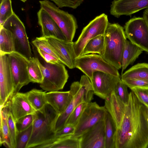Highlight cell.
I'll list each match as a JSON object with an SVG mask.
<instances>
[{"label":"cell","instance_id":"cell-30","mask_svg":"<svg viewBox=\"0 0 148 148\" xmlns=\"http://www.w3.org/2000/svg\"><path fill=\"white\" fill-rule=\"evenodd\" d=\"M88 103L83 102L76 107L69 117L66 124L71 125L75 127Z\"/></svg>","mask_w":148,"mask_h":148},{"label":"cell","instance_id":"cell-7","mask_svg":"<svg viewBox=\"0 0 148 148\" xmlns=\"http://www.w3.org/2000/svg\"><path fill=\"white\" fill-rule=\"evenodd\" d=\"M75 68L82 71L91 80L93 73L100 71L117 77H121L118 70L106 61L102 56L92 53L82 55L76 58Z\"/></svg>","mask_w":148,"mask_h":148},{"label":"cell","instance_id":"cell-9","mask_svg":"<svg viewBox=\"0 0 148 148\" xmlns=\"http://www.w3.org/2000/svg\"><path fill=\"white\" fill-rule=\"evenodd\" d=\"M107 112L104 106H100L96 102L88 103L71 137L79 138L84 133L99 122L104 120Z\"/></svg>","mask_w":148,"mask_h":148},{"label":"cell","instance_id":"cell-5","mask_svg":"<svg viewBox=\"0 0 148 148\" xmlns=\"http://www.w3.org/2000/svg\"><path fill=\"white\" fill-rule=\"evenodd\" d=\"M40 8L46 11L57 24L67 41L73 42L76 29L77 21L75 16L68 12L60 10L48 0L40 1Z\"/></svg>","mask_w":148,"mask_h":148},{"label":"cell","instance_id":"cell-13","mask_svg":"<svg viewBox=\"0 0 148 148\" xmlns=\"http://www.w3.org/2000/svg\"><path fill=\"white\" fill-rule=\"evenodd\" d=\"M13 82L7 54H0V105L4 104L13 95Z\"/></svg>","mask_w":148,"mask_h":148},{"label":"cell","instance_id":"cell-2","mask_svg":"<svg viewBox=\"0 0 148 148\" xmlns=\"http://www.w3.org/2000/svg\"><path fill=\"white\" fill-rule=\"evenodd\" d=\"M59 115L47 103L36 111L33 114L32 133L26 148H37L54 140L56 138L55 124Z\"/></svg>","mask_w":148,"mask_h":148},{"label":"cell","instance_id":"cell-27","mask_svg":"<svg viewBox=\"0 0 148 148\" xmlns=\"http://www.w3.org/2000/svg\"><path fill=\"white\" fill-rule=\"evenodd\" d=\"M46 93V91L35 88L26 93L29 103L36 111L42 109L47 103Z\"/></svg>","mask_w":148,"mask_h":148},{"label":"cell","instance_id":"cell-35","mask_svg":"<svg viewBox=\"0 0 148 148\" xmlns=\"http://www.w3.org/2000/svg\"><path fill=\"white\" fill-rule=\"evenodd\" d=\"M32 43L36 49L41 50L58 58L47 39L45 37L42 36L36 37L32 41Z\"/></svg>","mask_w":148,"mask_h":148},{"label":"cell","instance_id":"cell-31","mask_svg":"<svg viewBox=\"0 0 148 148\" xmlns=\"http://www.w3.org/2000/svg\"><path fill=\"white\" fill-rule=\"evenodd\" d=\"M11 0H4L0 4V24L3 26L4 23L13 14Z\"/></svg>","mask_w":148,"mask_h":148},{"label":"cell","instance_id":"cell-29","mask_svg":"<svg viewBox=\"0 0 148 148\" xmlns=\"http://www.w3.org/2000/svg\"><path fill=\"white\" fill-rule=\"evenodd\" d=\"M27 71L31 82L40 84L42 82L43 76L37 62L36 57H32L29 60Z\"/></svg>","mask_w":148,"mask_h":148},{"label":"cell","instance_id":"cell-4","mask_svg":"<svg viewBox=\"0 0 148 148\" xmlns=\"http://www.w3.org/2000/svg\"><path fill=\"white\" fill-rule=\"evenodd\" d=\"M36 60L44 77L42 82L40 84V87L48 92L62 89L69 77L64 64L59 62L47 63L43 59L42 62L37 58Z\"/></svg>","mask_w":148,"mask_h":148},{"label":"cell","instance_id":"cell-39","mask_svg":"<svg viewBox=\"0 0 148 148\" xmlns=\"http://www.w3.org/2000/svg\"><path fill=\"white\" fill-rule=\"evenodd\" d=\"M131 90L139 100L143 104L148 107V88H135Z\"/></svg>","mask_w":148,"mask_h":148},{"label":"cell","instance_id":"cell-12","mask_svg":"<svg viewBox=\"0 0 148 148\" xmlns=\"http://www.w3.org/2000/svg\"><path fill=\"white\" fill-rule=\"evenodd\" d=\"M121 77H117L104 72L97 71L93 74L90 80L94 94L106 99L114 91Z\"/></svg>","mask_w":148,"mask_h":148},{"label":"cell","instance_id":"cell-40","mask_svg":"<svg viewBox=\"0 0 148 148\" xmlns=\"http://www.w3.org/2000/svg\"><path fill=\"white\" fill-rule=\"evenodd\" d=\"M75 127L70 124H66L61 129L56 132V138L72 136L74 133Z\"/></svg>","mask_w":148,"mask_h":148},{"label":"cell","instance_id":"cell-6","mask_svg":"<svg viewBox=\"0 0 148 148\" xmlns=\"http://www.w3.org/2000/svg\"><path fill=\"white\" fill-rule=\"evenodd\" d=\"M108 23L107 15L102 13L95 17L83 28L77 40L73 42L75 60L82 56L84 47L90 40L99 35H104Z\"/></svg>","mask_w":148,"mask_h":148},{"label":"cell","instance_id":"cell-34","mask_svg":"<svg viewBox=\"0 0 148 148\" xmlns=\"http://www.w3.org/2000/svg\"><path fill=\"white\" fill-rule=\"evenodd\" d=\"M8 125L12 148H16L18 132L16 126V121L10 112L8 118Z\"/></svg>","mask_w":148,"mask_h":148},{"label":"cell","instance_id":"cell-17","mask_svg":"<svg viewBox=\"0 0 148 148\" xmlns=\"http://www.w3.org/2000/svg\"><path fill=\"white\" fill-rule=\"evenodd\" d=\"M10 100V112L16 121L24 116L34 114L36 112L29 103L26 93L18 92Z\"/></svg>","mask_w":148,"mask_h":148},{"label":"cell","instance_id":"cell-16","mask_svg":"<svg viewBox=\"0 0 148 148\" xmlns=\"http://www.w3.org/2000/svg\"><path fill=\"white\" fill-rule=\"evenodd\" d=\"M148 8V0H114L110 5V14L118 18L122 15L131 16Z\"/></svg>","mask_w":148,"mask_h":148},{"label":"cell","instance_id":"cell-21","mask_svg":"<svg viewBox=\"0 0 148 148\" xmlns=\"http://www.w3.org/2000/svg\"><path fill=\"white\" fill-rule=\"evenodd\" d=\"M10 99L3 105L0 106V144L7 147L12 148L8 125V118L10 113Z\"/></svg>","mask_w":148,"mask_h":148},{"label":"cell","instance_id":"cell-20","mask_svg":"<svg viewBox=\"0 0 148 148\" xmlns=\"http://www.w3.org/2000/svg\"><path fill=\"white\" fill-rule=\"evenodd\" d=\"M45 97L47 103L59 115L64 112L73 98L69 90L49 92L46 93Z\"/></svg>","mask_w":148,"mask_h":148},{"label":"cell","instance_id":"cell-14","mask_svg":"<svg viewBox=\"0 0 148 148\" xmlns=\"http://www.w3.org/2000/svg\"><path fill=\"white\" fill-rule=\"evenodd\" d=\"M61 63L70 69L75 68L73 53V42L53 37H45Z\"/></svg>","mask_w":148,"mask_h":148},{"label":"cell","instance_id":"cell-44","mask_svg":"<svg viewBox=\"0 0 148 148\" xmlns=\"http://www.w3.org/2000/svg\"><path fill=\"white\" fill-rule=\"evenodd\" d=\"M4 0H0V3L1 4Z\"/></svg>","mask_w":148,"mask_h":148},{"label":"cell","instance_id":"cell-32","mask_svg":"<svg viewBox=\"0 0 148 148\" xmlns=\"http://www.w3.org/2000/svg\"><path fill=\"white\" fill-rule=\"evenodd\" d=\"M32 125L26 130L18 132L16 139V148H26L31 137Z\"/></svg>","mask_w":148,"mask_h":148},{"label":"cell","instance_id":"cell-11","mask_svg":"<svg viewBox=\"0 0 148 148\" xmlns=\"http://www.w3.org/2000/svg\"><path fill=\"white\" fill-rule=\"evenodd\" d=\"M124 29L127 38L148 53V26L143 17L131 18L125 23Z\"/></svg>","mask_w":148,"mask_h":148},{"label":"cell","instance_id":"cell-41","mask_svg":"<svg viewBox=\"0 0 148 148\" xmlns=\"http://www.w3.org/2000/svg\"><path fill=\"white\" fill-rule=\"evenodd\" d=\"M37 50L40 56L47 63L54 64L57 62H60L59 59L52 55L44 51L38 49Z\"/></svg>","mask_w":148,"mask_h":148},{"label":"cell","instance_id":"cell-25","mask_svg":"<svg viewBox=\"0 0 148 148\" xmlns=\"http://www.w3.org/2000/svg\"><path fill=\"white\" fill-rule=\"evenodd\" d=\"M15 51L13 36L12 32L0 26V54H7Z\"/></svg>","mask_w":148,"mask_h":148},{"label":"cell","instance_id":"cell-18","mask_svg":"<svg viewBox=\"0 0 148 148\" xmlns=\"http://www.w3.org/2000/svg\"><path fill=\"white\" fill-rule=\"evenodd\" d=\"M37 16L38 24L41 27L42 37H53L66 40L57 24L46 11L40 8L37 13Z\"/></svg>","mask_w":148,"mask_h":148},{"label":"cell","instance_id":"cell-15","mask_svg":"<svg viewBox=\"0 0 148 148\" xmlns=\"http://www.w3.org/2000/svg\"><path fill=\"white\" fill-rule=\"evenodd\" d=\"M79 138V148H105L104 120L99 122Z\"/></svg>","mask_w":148,"mask_h":148},{"label":"cell","instance_id":"cell-1","mask_svg":"<svg viewBox=\"0 0 148 148\" xmlns=\"http://www.w3.org/2000/svg\"><path fill=\"white\" fill-rule=\"evenodd\" d=\"M143 106L130 92L121 124L116 129V148H148V123Z\"/></svg>","mask_w":148,"mask_h":148},{"label":"cell","instance_id":"cell-22","mask_svg":"<svg viewBox=\"0 0 148 148\" xmlns=\"http://www.w3.org/2000/svg\"><path fill=\"white\" fill-rule=\"evenodd\" d=\"M143 51L140 47L126 40L123 53L121 74L130 65L132 64Z\"/></svg>","mask_w":148,"mask_h":148},{"label":"cell","instance_id":"cell-19","mask_svg":"<svg viewBox=\"0 0 148 148\" xmlns=\"http://www.w3.org/2000/svg\"><path fill=\"white\" fill-rule=\"evenodd\" d=\"M126 106L114 91L105 99V106L114 122L117 129L120 127L125 114Z\"/></svg>","mask_w":148,"mask_h":148},{"label":"cell","instance_id":"cell-45","mask_svg":"<svg viewBox=\"0 0 148 148\" xmlns=\"http://www.w3.org/2000/svg\"><path fill=\"white\" fill-rule=\"evenodd\" d=\"M21 0V1H23L24 2H25L27 1V0Z\"/></svg>","mask_w":148,"mask_h":148},{"label":"cell","instance_id":"cell-26","mask_svg":"<svg viewBox=\"0 0 148 148\" xmlns=\"http://www.w3.org/2000/svg\"><path fill=\"white\" fill-rule=\"evenodd\" d=\"M71 136L57 138L51 142L37 148H79V138H73Z\"/></svg>","mask_w":148,"mask_h":148},{"label":"cell","instance_id":"cell-38","mask_svg":"<svg viewBox=\"0 0 148 148\" xmlns=\"http://www.w3.org/2000/svg\"><path fill=\"white\" fill-rule=\"evenodd\" d=\"M57 5L59 8L67 7L75 9L79 6L84 0H50Z\"/></svg>","mask_w":148,"mask_h":148},{"label":"cell","instance_id":"cell-24","mask_svg":"<svg viewBox=\"0 0 148 148\" xmlns=\"http://www.w3.org/2000/svg\"><path fill=\"white\" fill-rule=\"evenodd\" d=\"M121 79L148 80V63H138L133 66L121 75Z\"/></svg>","mask_w":148,"mask_h":148},{"label":"cell","instance_id":"cell-33","mask_svg":"<svg viewBox=\"0 0 148 148\" xmlns=\"http://www.w3.org/2000/svg\"><path fill=\"white\" fill-rule=\"evenodd\" d=\"M114 92L119 98L125 105L127 103L129 98L127 86L120 79L117 82Z\"/></svg>","mask_w":148,"mask_h":148},{"label":"cell","instance_id":"cell-42","mask_svg":"<svg viewBox=\"0 0 148 148\" xmlns=\"http://www.w3.org/2000/svg\"><path fill=\"white\" fill-rule=\"evenodd\" d=\"M143 110L145 118L148 123V107L143 104Z\"/></svg>","mask_w":148,"mask_h":148},{"label":"cell","instance_id":"cell-3","mask_svg":"<svg viewBox=\"0 0 148 148\" xmlns=\"http://www.w3.org/2000/svg\"><path fill=\"white\" fill-rule=\"evenodd\" d=\"M104 37V49L102 56L119 70L122 67L123 54L127 38L123 28L118 23L109 22Z\"/></svg>","mask_w":148,"mask_h":148},{"label":"cell","instance_id":"cell-23","mask_svg":"<svg viewBox=\"0 0 148 148\" xmlns=\"http://www.w3.org/2000/svg\"><path fill=\"white\" fill-rule=\"evenodd\" d=\"M105 148H116L117 128L112 117L107 112L104 118Z\"/></svg>","mask_w":148,"mask_h":148},{"label":"cell","instance_id":"cell-28","mask_svg":"<svg viewBox=\"0 0 148 148\" xmlns=\"http://www.w3.org/2000/svg\"><path fill=\"white\" fill-rule=\"evenodd\" d=\"M104 47V35H98L91 39L87 43L82 55L94 53L102 56L103 53Z\"/></svg>","mask_w":148,"mask_h":148},{"label":"cell","instance_id":"cell-43","mask_svg":"<svg viewBox=\"0 0 148 148\" xmlns=\"http://www.w3.org/2000/svg\"><path fill=\"white\" fill-rule=\"evenodd\" d=\"M143 16L148 26V8L146 9L143 12Z\"/></svg>","mask_w":148,"mask_h":148},{"label":"cell","instance_id":"cell-37","mask_svg":"<svg viewBox=\"0 0 148 148\" xmlns=\"http://www.w3.org/2000/svg\"><path fill=\"white\" fill-rule=\"evenodd\" d=\"M121 80L131 89L135 88H148V80L137 79H125Z\"/></svg>","mask_w":148,"mask_h":148},{"label":"cell","instance_id":"cell-8","mask_svg":"<svg viewBox=\"0 0 148 148\" xmlns=\"http://www.w3.org/2000/svg\"><path fill=\"white\" fill-rule=\"evenodd\" d=\"M2 26L12 33L15 52L20 54L28 60L32 58V54L25 27L18 16L14 12Z\"/></svg>","mask_w":148,"mask_h":148},{"label":"cell","instance_id":"cell-36","mask_svg":"<svg viewBox=\"0 0 148 148\" xmlns=\"http://www.w3.org/2000/svg\"><path fill=\"white\" fill-rule=\"evenodd\" d=\"M33 121L32 114L24 116L16 121V125L18 132H22L28 128L33 124Z\"/></svg>","mask_w":148,"mask_h":148},{"label":"cell","instance_id":"cell-10","mask_svg":"<svg viewBox=\"0 0 148 148\" xmlns=\"http://www.w3.org/2000/svg\"><path fill=\"white\" fill-rule=\"evenodd\" d=\"M7 55L14 85L13 95L31 82L27 71L29 60L16 52Z\"/></svg>","mask_w":148,"mask_h":148}]
</instances>
